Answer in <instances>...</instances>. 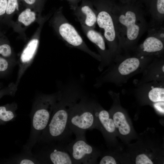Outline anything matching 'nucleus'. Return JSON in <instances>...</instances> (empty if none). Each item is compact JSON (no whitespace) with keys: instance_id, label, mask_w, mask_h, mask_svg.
Here are the masks:
<instances>
[{"instance_id":"nucleus-11","label":"nucleus","mask_w":164,"mask_h":164,"mask_svg":"<svg viewBox=\"0 0 164 164\" xmlns=\"http://www.w3.org/2000/svg\"><path fill=\"white\" fill-rule=\"evenodd\" d=\"M164 40L155 35L148 32L144 40L133 50L134 55L138 56H163Z\"/></svg>"},{"instance_id":"nucleus-20","label":"nucleus","mask_w":164,"mask_h":164,"mask_svg":"<svg viewBox=\"0 0 164 164\" xmlns=\"http://www.w3.org/2000/svg\"><path fill=\"white\" fill-rule=\"evenodd\" d=\"M26 8L32 9L41 15L43 6V0H19Z\"/></svg>"},{"instance_id":"nucleus-5","label":"nucleus","mask_w":164,"mask_h":164,"mask_svg":"<svg viewBox=\"0 0 164 164\" xmlns=\"http://www.w3.org/2000/svg\"><path fill=\"white\" fill-rule=\"evenodd\" d=\"M94 101L83 94L72 105L68 125L76 136L85 134L86 131L96 127L94 110Z\"/></svg>"},{"instance_id":"nucleus-31","label":"nucleus","mask_w":164,"mask_h":164,"mask_svg":"<svg viewBox=\"0 0 164 164\" xmlns=\"http://www.w3.org/2000/svg\"></svg>"},{"instance_id":"nucleus-23","label":"nucleus","mask_w":164,"mask_h":164,"mask_svg":"<svg viewBox=\"0 0 164 164\" xmlns=\"http://www.w3.org/2000/svg\"><path fill=\"white\" fill-rule=\"evenodd\" d=\"M12 54V49L9 44L8 43H4L0 45V54L3 57H11Z\"/></svg>"},{"instance_id":"nucleus-10","label":"nucleus","mask_w":164,"mask_h":164,"mask_svg":"<svg viewBox=\"0 0 164 164\" xmlns=\"http://www.w3.org/2000/svg\"><path fill=\"white\" fill-rule=\"evenodd\" d=\"M82 29L88 39L95 46L101 57L98 67L101 71L113 62V58L106 45V42L103 35L94 29L81 26Z\"/></svg>"},{"instance_id":"nucleus-1","label":"nucleus","mask_w":164,"mask_h":164,"mask_svg":"<svg viewBox=\"0 0 164 164\" xmlns=\"http://www.w3.org/2000/svg\"><path fill=\"white\" fill-rule=\"evenodd\" d=\"M81 89L77 84H71L58 92L49 122L38 142L66 144L72 140L73 133L68 126V119L72 105L83 94Z\"/></svg>"},{"instance_id":"nucleus-15","label":"nucleus","mask_w":164,"mask_h":164,"mask_svg":"<svg viewBox=\"0 0 164 164\" xmlns=\"http://www.w3.org/2000/svg\"><path fill=\"white\" fill-rule=\"evenodd\" d=\"M74 14L81 26L94 29L97 24V13L90 5H82L75 9Z\"/></svg>"},{"instance_id":"nucleus-19","label":"nucleus","mask_w":164,"mask_h":164,"mask_svg":"<svg viewBox=\"0 0 164 164\" xmlns=\"http://www.w3.org/2000/svg\"><path fill=\"white\" fill-rule=\"evenodd\" d=\"M17 104L14 103L0 106V124L13 121L17 116Z\"/></svg>"},{"instance_id":"nucleus-21","label":"nucleus","mask_w":164,"mask_h":164,"mask_svg":"<svg viewBox=\"0 0 164 164\" xmlns=\"http://www.w3.org/2000/svg\"><path fill=\"white\" fill-rule=\"evenodd\" d=\"M20 2L19 0H8L5 14L11 18L16 13H19L20 11L19 10Z\"/></svg>"},{"instance_id":"nucleus-17","label":"nucleus","mask_w":164,"mask_h":164,"mask_svg":"<svg viewBox=\"0 0 164 164\" xmlns=\"http://www.w3.org/2000/svg\"><path fill=\"white\" fill-rule=\"evenodd\" d=\"M94 110L96 122H98L107 133H112L115 130L113 119L110 117L109 113L102 109L94 101Z\"/></svg>"},{"instance_id":"nucleus-30","label":"nucleus","mask_w":164,"mask_h":164,"mask_svg":"<svg viewBox=\"0 0 164 164\" xmlns=\"http://www.w3.org/2000/svg\"><path fill=\"white\" fill-rule=\"evenodd\" d=\"M150 0H141L142 3H144L148 8L149 7Z\"/></svg>"},{"instance_id":"nucleus-2","label":"nucleus","mask_w":164,"mask_h":164,"mask_svg":"<svg viewBox=\"0 0 164 164\" xmlns=\"http://www.w3.org/2000/svg\"><path fill=\"white\" fill-rule=\"evenodd\" d=\"M141 2L130 4L115 3L113 8L119 55L137 46L139 39L147 30L149 24Z\"/></svg>"},{"instance_id":"nucleus-24","label":"nucleus","mask_w":164,"mask_h":164,"mask_svg":"<svg viewBox=\"0 0 164 164\" xmlns=\"http://www.w3.org/2000/svg\"><path fill=\"white\" fill-rule=\"evenodd\" d=\"M136 164H152L153 162L144 154H141L137 156L135 159Z\"/></svg>"},{"instance_id":"nucleus-12","label":"nucleus","mask_w":164,"mask_h":164,"mask_svg":"<svg viewBox=\"0 0 164 164\" xmlns=\"http://www.w3.org/2000/svg\"><path fill=\"white\" fill-rule=\"evenodd\" d=\"M141 79L137 82L138 86L152 81H164L163 56L154 58L145 67Z\"/></svg>"},{"instance_id":"nucleus-22","label":"nucleus","mask_w":164,"mask_h":164,"mask_svg":"<svg viewBox=\"0 0 164 164\" xmlns=\"http://www.w3.org/2000/svg\"><path fill=\"white\" fill-rule=\"evenodd\" d=\"M14 163L21 164H32L39 163L40 162L36 158L27 157H19L17 159H13Z\"/></svg>"},{"instance_id":"nucleus-18","label":"nucleus","mask_w":164,"mask_h":164,"mask_svg":"<svg viewBox=\"0 0 164 164\" xmlns=\"http://www.w3.org/2000/svg\"><path fill=\"white\" fill-rule=\"evenodd\" d=\"M113 119L115 128L123 135L128 134L131 131V128L126 121L124 114L118 111L114 113Z\"/></svg>"},{"instance_id":"nucleus-4","label":"nucleus","mask_w":164,"mask_h":164,"mask_svg":"<svg viewBox=\"0 0 164 164\" xmlns=\"http://www.w3.org/2000/svg\"><path fill=\"white\" fill-rule=\"evenodd\" d=\"M58 93V92L52 94L42 95L35 101L30 114L31 127L29 137L24 146V149L27 153L32 154V148L47 126Z\"/></svg>"},{"instance_id":"nucleus-8","label":"nucleus","mask_w":164,"mask_h":164,"mask_svg":"<svg viewBox=\"0 0 164 164\" xmlns=\"http://www.w3.org/2000/svg\"><path fill=\"white\" fill-rule=\"evenodd\" d=\"M76 137L66 144L73 164L95 163L98 154L95 148L88 143L85 134Z\"/></svg>"},{"instance_id":"nucleus-25","label":"nucleus","mask_w":164,"mask_h":164,"mask_svg":"<svg viewBox=\"0 0 164 164\" xmlns=\"http://www.w3.org/2000/svg\"><path fill=\"white\" fill-rule=\"evenodd\" d=\"M117 162L115 160L112 156L106 155L103 157L101 160L100 164H116Z\"/></svg>"},{"instance_id":"nucleus-3","label":"nucleus","mask_w":164,"mask_h":164,"mask_svg":"<svg viewBox=\"0 0 164 164\" xmlns=\"http://www.w3.org/2000/svg\"><path fill=\"white\" fill-rule=\"evenodd\" d=\"M154 58L134 55L132 56L118 55L108 68L97 78L94 86L98 87L108 83L121 85L134 75L142 72Z\"/></svg>"},{"instance_id":"nucleus-7","label":"nucleus","mask_w":164,"mask_h":164,"mask_svg":"<svg viewBox=\"0 0 164 164\" xmlns=\"http://www.w3.org/2000/svg\"><path fill=\"white\" fill-rule=\"evenodd\" d=\"M115 3L111 1L104 0L97 6V24L103 31V35L108 49L114 60L119 55L113 8Z\"/></svg>"},{"instance_id":"nucleus-13","label":"nucleus","mask_w":164,"mask_h":164,"mask_svg":"<svg viewBox=\"0 0 164 164\" xmlns=\"http://www.w3.org/2000/svg\"><path fill=\"white\" fill-rule=\"evenodd\" d=\"M38 13L29 8H26L20 11L18 13L17 21L15 22H13L12 26L14 30L22 36L25 37V28L35 21L38 22L39 23L44 18L42 17H37Z\"/></svg>"},{"instance_id":"nucleus-27","label":"nucleus","mask_w":164,"mask_h":164,"mask_svg":"<svg viewBox=\"0 0 164 164\" xmlns=\"http://www.w3.org/2000/svg\"><path fill=\"white\" fill-rule=\"evenodd\" d=\"M8 0H0V16L5 13Z\"/></svg>"},{"instance_id":"nucleus-28","label":"nucleus","mask_w":164,"mask_h":164,"mask_svg":"<svg viewBox=\"0 0 164 164\" xmlns=\"http://www.w3.org/2000/svg\"><path fill=\"white\" fill-rule=\"evenodd\" d=\"M153 106L158 112L164 114V102H159L153 104Z\"/></svg>"},{"instance_id":"nucleus-26","label":"nucleus","mask_w":164,"mask_h":164,"mask_svg":"<svg viewBox=\"0 0 164 164\" xmlns=\"http://www.w3.org/2000/svg\"><path fill=\"white\" fill-rule=\"evenodd\" d=\"M9 63L5 58L0 56V72L6 71L8 68Z\"/></svg>"},{"instance_id":"nucleus-6","label":"nucleus","mask_w":164,"mask_h":164,"mask_svg":"<svg viewBox=\"0 0 164 164\" xmlns=\"http://www.w3.org/2000/svg\"><path fill=\"white\" fill-rule=\"evenodd\" d=\"M50 23L58 36L67 46L80 50L101 61L100 56L89 49L75 28L66 18L61 10L54 13Z\"/></svg>"},{"instance_id":"nucleus-16","label":"nucleus","mask_w":164,"mask_h":164,"mask_svg":"<svg viewBox=\"0 0 164 164\" xmlns=\"http://www.w3.org/2000/svg\"><path fill=\"white\" fill-rule=\"evenodd\" d=\"M148 9L151 19L149 27L164 26V0H150Z\"/></svg>"},{"instance_id":"nucleus-14","label":"nucleus","mask_w":164,"mask_h":164,"mask_svg":"<svg viewBox=\"0 0 164 164\" xmlns=\"http://www.w3.org/2000/svg\"><path fill=\"white\" fill-rule=\"evenodd\" d=\"M48 18L47 16L45 17L39 23V26L36 32L23 50L20 56V60L23 63L29 62L34 57L39 46L42 28Z\"/></svg>"},{"instance_id":"nucleus-29","label":"nucleus","mask_w":164,"mask_h":164,"mask_svg":"<svg viewBox=\"0 0 164 164\" xmlns=\"http://www.w3.org/2000/svg\"><path fill=\"white\" fill-rule=\"evenodd\" d=\"M122 4H134L141 2V0H118Z\"/></svg>"},{"instance_id":"nucleus-9","label":"nucleus","mask_w":164,"mask_h":164,"mask_svg":"<svg viewBox=\"0 0 164 164\" xmlns=\"http://www.w3.org/2000/svg\"><path fill=\"white\" fill-rule=\"evenodd\" d=\"M38 156L40 163L53 164H73L67 150L66 144L61 143L44 144Z\"/></svg>"}]
</instances>
